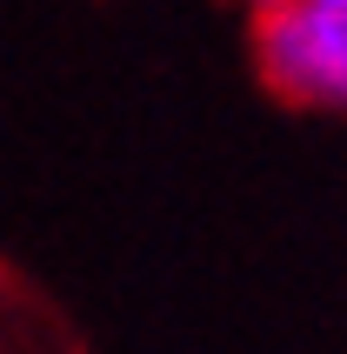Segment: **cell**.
Wrapping results in <instances>:
<instances>
[{"label":"cell","instance_id":"6da1fadb","mask_svg":"<svg viewBox=\"0 0 347 354\" xmlns=\"http://www.w3.org/2000/svg\"><path fill=\"white\" fill-rule=\"evenodd\" d=\"M254 60L294 107H347V0H281L254 14Z\"/></svg>","mask_w":347,"mask_h":354},{"label":"cell","instance_id":"7a4b0ae2","mask_svg":"<svg viewBox=\"0 0 347 354\" xmlns=\"http://www.w3.org/2000/svg\"><path fill=\"white\" fill-rule=\"evenodd\" d=\"M268 7H281V0H247V14H268Z\"/></svg>","mask_w":347,"mask_h":354}]
</instances>
